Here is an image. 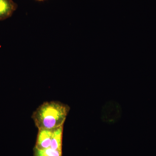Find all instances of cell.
Listing matches in <instances>:
<instances>
[{
  "instance_id": "6da1fadb",
  "label": "cell",
  "mask_w": 156,
  "mask_h": 156,
  "mask_svg": "<svg viewBox=\"0 0 156 156\" xmlns=\"http://www.w3.org/2000/svg\"><path fill=\"white\" fill-rule=\"evenodd\" d=\"M69 110L60 101H47L34 112L32 119L38 129L53 130L63 126Z\"/></svg>"
},
{
  "instance_id": "7a4b0ae2",
  "label": "cell",
  "mask_w": 156,
  "mask_h": 156,
  "mask_svg": "<svg viewBox=\"0 0 156 156\" xmlns=\"http://www.w3.org/2000/svg\"><path fill=\"white\" fill-rule=\"evenodd\" d=\"M53 130L38 129L35 148L43 149L50 147Z\"/></svg>"
},
{
  "instance_id": "3957f363",
  "label": "cell",
  "mask_w": 156,
  "mask_h": 156,
  "mask_svg": "<svg viewBox=\"0 0 156 156\" xmlns=\"http://www.w3.org/2000/svg\"><path fill=\"white\" fill-rule=\"evenodd\" d=\"M17 7L12 0H0V21L11 17Z\"/></svg>"
},
{
  "instance_id": "277c9868",
  "label": "cell",
  "mask_w": 156,
  "mask_h": 156,
  "mask_svg": "<svg viewBox=\"0 0 156 156\" xmlns=\"http://www.w3.org/2000/svg\"><path fill=\"white\" fill-rule=\"evenodd\" d=\"M63 126L54 129L50 147L53 149L62 151Z\"/></svg>"
},
{
  "instance_id": "5b68a950",
  "label": "cell",
  "mask_w": 156,
  "mask_h": 156,
  "mask_svg": "<svg viewBox=\"0 0 156 156\" xmlns=\"http://www.w3.org/2000/svg\"><path fill=\"white\" fill-rule=\"evenodd\" d=\"M35 156H62V151L53 149L51 147L39 149L35 148Z\"/></svg>"
},
{
  "instance_id": "8992f818",
  "label": "cell",
  "mask_w": 156,
  "mask_h": 156,
  "mask_svg": "<svg viewBox=\"0 0 156 156\" xmlns=\"http://www.w3.org/2000/svg\"><path fill=\"white\" fill-rule=\"evenodd\" d=\"M37 1H44V0H37Z\"/></svg>"
}]
</instances>
